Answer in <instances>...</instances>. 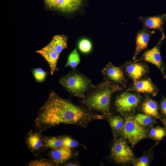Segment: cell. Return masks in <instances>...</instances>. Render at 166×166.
<instances>
[{"instance_id":"obj_28","label":"cell","mask_w":166,"mask_h":166,"mask_svg":"<svg viewBox=\"0 0 166 166\" xmlns=\"http://www.w3.org/2000/svg\"><path fill=\"white\" fill-rule=\"evenodd\" d=\"M160 109L162 114L166 116V98L164 99L160 103Z\"/></svg>"},{"instance_id":"obj_26","label":"cell","mask_w":166,"mask_h":166,"mask_svg":"<svg viewBox=\"0 0 166 166\" xmlns=\"http://www.w3.org/2000/svg\"><path fill=\"white\" fill-rule=\"evenodd\" d=\"M52 164L44 160H36L31 161L29 164L30 166H49Z\"/></svg>"},{"instance_id":"obj_17","label":"cell","mask_w":166,"mask_h":166,"mask_svg":"<svg viewBox=\"0 0 166 166\" xmlns=\"http://www.w3.org/2000/svg\"><path fill=\"white\" fill-rule=\"evenodd\" d=\"M29 146L34 150L39 149L43 145V141L41 136L37 133L30 134L27 138Z\"/></svg>"},{"instance_id":"obj_29","label":"cell","mask_w":166,"mask_h":166,"mask_svg":"<svg viewBox=\"0 0 166 166\" xmlns=\"http://www.w3.org/2000/svg\"><path fill=\"white\" fill-rule=\"evenodd\" d=\"M67 166H76L75 164H69L66 165Z\"/></svg>"},{"instance_id":"obj_8","label":"cell","mask_w":166,"mask_h":166,"mask_svg":"<svg viewBox=\"0 0 166 166\" xmlns=\"http://www.w3.org/2000/svg\"><path fill=\"white\" fill-rule=\"evenodd\" d=\"M139 19L142 24V27L151 30H158L162 34L164 33L163 26L166 20V14L153 16H140Z\"/></svg>"},{"instance_id":"obj_7","label":"cell","mask_w":166,"mask_h":166,"mask_svg":"<svg viewBox=\"0 0 166 166\" xmlns=\"http://www.w3.org/2000/svg\"><path fill=\"white\" fill-rule=\"evenodd\" d=\"M166 38L164 33L156 45L152 48L144 52L142 58L145 61L151 63L157 66L164 73L163 62L160 53L161 45Z\"/></svg>"},{"instance_id":"obj_24","label":"cell","mask_w":166,"mask_h":166,"mask_svg":"<svg viewBox=\"0 0 166 166\" xmlns=\"http://www.w3.org/2000/svg\"><path fill=\"white\" fill-rule=\"evenodd\" d=\"M32 73L35 79L38 82H42L45 80L46 73L42 69H35L33 70Z\"/></svg>"},{"instance_id":"obj_22","label":"cell","mask_w":166,"mask_h":166,"mask_svg":"<svg viewBox=\"0 0 166 166\" xmlns=\"http://www.w3.org/2000/svg\"><path fill=\"white\" fill-rule=\"evenodd\" d=\"M134 118L139 124L143 126L149 125L153 122L151 117L146 114H138Z\"/></svg>"},{"instance_id":"obj_21","label":"cell","mask_w":166,"mask_h":166,"mask_svg":"<svg viewBox=\"0 0 166 166\" xmlns=\"http://www.w3.org/2000/svg\"><path fill=\"white\" fill-rule=\"evenodd\" d=\"M124 121L123 119L119 116H114L109 120L111 126L115 130L119 131L122 130Z\"/></svg>"},{"instance_id":"obj_1","label":"cell","mask_w":166,"mask_h":166,"mask_svg":"<svg viewBox=\"0 0 166 166\" xmlns=\"http://www.w3.org/2000/svg\"><path fill=\"white\" fill-rule=\"evenodd\" d=\"M103 117L89 113L52 92L40 109L35 122L38 128L45 129L61 124H83Z\"/></svg>"},{"instance_id":"obj_25","label":"cell","mask_w":166,"mask_h":166,"mask_svg":"<svg viewBox=\"0 0 166 166\" xmlns=\"http://www.w3.org/2000/svg\"><path fill=\"white\" fill-rule=\"evenodd\" d=\"M63 140L64 146L71 148L76 147L78 145V143L77 141L68 136L63 138Z\"/></svg>"},{"instance_id":"obj_9","label":"cell","mask_w":166,"mask_h":166,"mask_svg":"<svg viewBox=\"0 0 166 166\" xmlns=\"http://www.w3.org/2000/svg\"><path fill=\"white\" fill-rule=\"evenodd\" d=\"M155 31L142 27L138 31L136 38V47L133 59L135 60L142 51L147 47L151 37L155 34Z\"/></svg>"},{"instance_id":"obj_6","label":"cell","mask_w":166,"mask_h":166,"mask_svg":"<svg viewBox=\"0 0 166 166\" xmlns=\"http://www.w3.org/2000/svg\"><path fill=\"white\" fill-rule=\"evenodd\" d=\"M140 101L139 96L130 93H123L117 98L115 104L120 112L128 113L136 108Z\"/></svg>"},{"instance_id":"obj_16","label":"cell","mask_w":166,"mask_h":166,"mask_svg":"<svg viewBox=\"0 0 166 166\" xmlns=\"http://www.w3.org/2000/svg\"><path fill=\"white\" fill-rule=\"evenodd\" d=\"M48 44L55 51L60 54L67 47V38L63 35H55Z\"/></svg>"},{"instance_id":"obj_20","label":"cell","mask_w":166,"mask_h":166,"mask_svg":"<svg viewBox=\"0 0 166 166\" xmlns=\"http://www.w3.org/2000/svg\"><path fill=\"white\" fill-rule=\"evenodd\" d=\"M151 136L156 140H161L166 135V129L159 126L152 128L150 130Z\"/></svg>"},{"instance_id":"obj_13","label":"cell","mask_w":166,"mask_h":166,"mask_svg":"<svg viewBox=\"0 0 166 166\" xmlns=\"http://www.w3.org/2000/svg\"><path fill=\"white\" fill-rule=\"evenodd\" d=\"M126 71L134 82L140 79L146 72L147 69L142 64L130 63L126 66Z\"/></svg>"},{"instance_id":"obj_5","label":"cell","mask_w":166,"mask_h":166,"mask_svg":"<svg viewBox=\"0 0 166 166\" xmlns=\"http://www.w3.org/2000/svg\"><path fill=\"white\" fill-rule=\"evenodd\" d=\"M111 155L116 162L121 164L131 161L134 158L130 148L122 139H118L114 143L112 148Z\"/></svg>"},{"instance_id":"obj_18","label":"cell","mask_w":166,"mask_h":166,"mask_svg":"<svg viewBox=\"0 0 166 166\" xmlns=\"http://www.w3.org/2000/svg\"><path fill=\"white\" fill-rule=\"evenodd\" d=\"M80 62V57L76 49H74L69 55L65 65V67L69 66L73 68H75Z\"/></svg>"},{"instance_id":"obj_19","label":"cell","mask_w":166,"mask_h":166,"mask_svg":"<svg viewBox=\"0 0 166 166\" xmlns=\"http://www.w3.org/2000/svg\"><path fill=\"white\" fill-rule=\"evenodd\" d=\"M45 147L51 148H56L64 146L62 138L55 137L48 138L45 141Z\"/></svg>"},{"instance_id":"obj_2","label":"cell","mask_w":166,"mask_h":166,"mask_svg":"<svg viewBox=\"0 0 166 166\" xmlns=\"http://www.w3.org/2000/svg\"><path fill=\"white\" fill-rule=\"evenodd\" d=\"M120 89L117 85L108 82H104L85 99V103L95 110L107 113L109 111L112 94Z\"/></svg>"},{"instance_id":"obj_27","label":"cell","mask_w":166,"mask_h":166,"mask_svg":"<svg viewBox=\"0 0 166 166\" xmlns=\"http://www.w3.org/2000/svg\"><path fill=\"white\" fill-rule=\"evenodd\" d=\"M148 164V158L146 156H143L136 161L134 165L136 166H147Z\"/></svg>"},{"instance_id":"obj_3","label":"cell","mask_w":166,"mask_h":166,"mask_svg":"<svg viewBox=\"0 0 166 166\" xmlns=\"http://www.w3.org/2000/svg\"><path fill=\"white\" fill-rule=\"evenodd\" d=\"M60 83L68 91L79 97H84V93L89 85L87 79L79 74H69L61 78Z\"/></svg>"},{"instance_id":"obj_14","label":"cell","mask_w":166,"mask_h":166,"mask_svg":"<svg viewBox=\"0 0 166 166\" xmlns=\"http://www.w3.org/2000/svg\"><path fill=\"white\" fill-rule=\"evenodd\" d=\"M102 72L110 79L115 82H121L124 79V74L121 69L111 63L103 69Z\"/></svg>"},{"instance_id":"obj_23","label":"cell","mask_w":166,"mask_h":166,"mask_svg":"<svg viewBox=\"0 0 166 166\" xmlns=\"http://www.w3.org/2000/svg\"><path fill=\"white\" fill-rule=\"evenodd\" d=\"M78 47L79 50L82 52L87 53L91 50L92 45L89 40L87 39L84 38L79 41Z\"/></svg>"},{"instance_id":"obj_15","label":"cell","mask_w":166,"mask_h":166,"mask_svg":"<svg viewBox=\"0 0 166 166\" xmlns=\"http://www.w3.org/2000/svg\"><path fill=\"white\" fill-rule=\"evenodd\" d=\"M134 87L137 92L155 94L157 89L150 81L145 79L134 82Z\"/></svg>"},{"instance_id":"obj_10","label":"cell","mask_w":166,"mask_h":166,"mask_svg":"<svg viewBox=\"0 0 166 166\" xmlns=\"http://www.w3.org/2000/svg\"><path fill=\"white\" fill-rule=\"evenodd\" d=\"M48 63L50 74H53L57 69V64L60 54L55 51L49 44L42 49L36 51Z\"/></svg>"},{"instance_id":"obj_11","label":"cell","mask_w":166,"mask_h":166,"mask_svg":"<svg viewBox=\"0 0 166 166\" xmlns=\"http://www.w3.org/2000/svg\"><path fill=\"white\" fill-rule=\"evenodd\" d=\"M53 160L57 164H62L69 160L72 155L71 148L63 146L52 148L50 152Z\"/></svg>"},{"instance_id":"obj_4","label":"cell","mask_w":166,"mask_h":166,"mask_svg":"<svg viewBox=\"0 0 166 166\" xmlns=\"http://www.w3.org/2000/svg\"><path fill=\"white\" fill-rule=\"evenodd\" d=\"M122 135L127 139L132 147L147 136V132L144 126L139 124L134 118L127 117L122 129Z\"/></svg>"},{"instance_id":"obj_12","label":"cell","mask_w":166,"mask_h":166,"mask_svg":"<svg viewBox=\"0 0 166 166\" xmlns=\"http://www.w3.org/2000/svg\"><path fill=\"white\" fill-rule=\"evenodd\" d=\"M142 109L145 114L160 120L166 126V120L160 115L157 104L155 101L146 100L142 104Z\"/></svg>"}]
</instances>
